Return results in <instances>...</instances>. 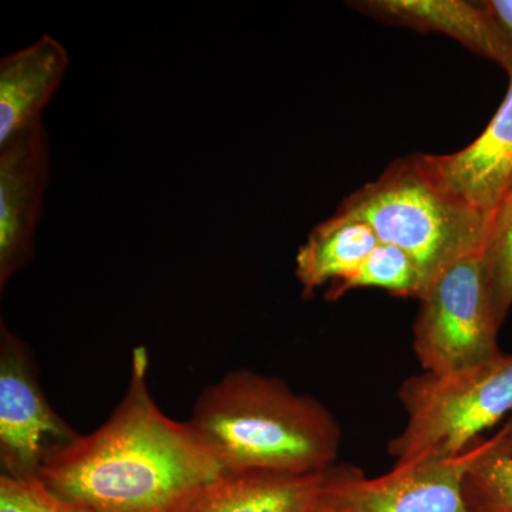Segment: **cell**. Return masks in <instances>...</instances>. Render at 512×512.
<instances>
[{
    "label": "cell",
    "instance_id": "obj_1",
    "mask_svg": "<svg viewBox=\"0 0 512 512\" xmlns=\"http://www.w3.org/2000/svg\"><path fill=\"white\" fill-rule=\"evenodd\" d=\"M146 348L133 353L127 392L99 429L57 448L39 478L90 512H178L222 473L192 429L161 412L147 384Z\"/></svg>",
    "mask_w": 512,
    "mask_h": 512
},
{
    "label": "cell",
    "instance_id": "obj_2",
    "mask_svg": "<svg viewBox=\"0 0 512 512\" xmlns=\"http://www.w3.org/2000/svg\"><path fill=\"white\" fill-rule=\"evenodd\" d=\"M192 429L222 471L322 473L335 466L340 427L311 396L276 377L235 370L195 402Z\"/></svg>",
    "mask_w": 512,
    "mask_h": 512
},
{
    "label": "cell",
    "instance_id": "obj_3",
    "mask_svg": "<svg viewBox=\"0 0 512 512\" xmlns=\"http://www.w3.org/2000/svg\"><path fill=\"white\" fill-rule=\"evenodd\" d=\"M338 212L366 222L382 244L406 252L419 268L424 293L451 265L483 251L491 229L490 218L434 170L430 154L394 161Z\"/></svg>",
    "mask_w": 512,
    "mask_h": 512
},
{
    "label": "cell",
    "instance_id": "obj_4",
    "mask_svg": "<svg viewBox=\"0 0 512 512\" xmlns=\"http://www.w3.org/2000/svg\"><path fill=\"white\" fill-rule=\"evenodd\" d=\"M399 399L407 421L389 444L394 464L458 456L512 413V355L410 377Z\"/></svg>",
    "mask_w": 512,
    "mask_h": 512
},
{
    "label": "cell",
    "instance_id": "obj_5",
    "mask_svg": "<svg viewBox=\"0 0 512 512\" xmlns=\"http://www.w3.org/2000/svg\"><path fill=\"white\" fill-rule=\"evenodd\" d=\"M420 301L413 349L424 372L444 375L500 355V322L484 249L437 276Z\"/></svg>",
    "mask_w": 512,
    "mask_h": 512
},
{
    "label": "cell",
    "instance_id": "obj_6",
    "mask_svg": "<svg viewBox=\"0 0 512 512\" xmlns=\"http://www.w3.org/2000/svg\"><path fill=\"white\" fill-rule=\"evenodd\" d=\"M483 447L416 463L394 464L383 476L367 478L355 467L332 466L323 473L316 512H470L463 484Z\"/></svg>",
    "mask_w": 512,
    "mask_h": 512
},
{
    "label": "cell",
    "instance_id": "obj_7",
    "mask_svg": "<svg viewBox=\"0 0 512 512\" xmlns=\"http://www.w3.org/2000/svg\"><path fill=\"white\" fill-rule=\"evenodd\" d=\"M28 346L0 328V466L2 476L39 477L46 458L80 434L53 410L40 389Z\"/></svg>",
    "mask_w": 512,
    "mask_h": 512
},
{
    "label": "cell",
    "instance_id": "obj_8",
    "mask_svg": "<svg viewBox=\"0 0 512 512\" xmlns=\"http://www.w3.org/2000/svg\"><path fill=\"white\" fill-rule=\"evenodd\" d=\"M50 180V144L43 120L0 144V289L35 255L43 198Z\"/></svg>",
    "mask_w": 512,
    "mask_h": 512
},
{
    "label": "cell",
    "instance_id": "obj_9",
    "mask_svg": "<svg viewBox=\"0 0 512 512\" xmlns=\"http://www.w3.org/2000/svg\"><path fill=\"white\" fill-rule=\"evenodd\" d=\"M507 96L484 133L470 146L431 156L434 170L491 222L512 185V74Z\"/></svg>",
    "mask_w": 512,
    "mask_h": 512
},
{
    "label": "cell",
    "instance_id": "obj_10",
    "mask_svg": "<svg viewBox=\"0 0 512 512\" xmlns=\"http://www.w3.org/2000/svg\"><path fill=\"white\" fill-rule=\"evenodd\" d=\"M373 18L420 30L443 33L512 74V50L488 15L483 2L466 0H366L350 3Z\"/></svg>",
    "mask_w": 512,
    "mask_h": 512
},
{
    "label": "cell",
    "instance_id": "obj_11",
    "mask_svg": "<svg viewBox=\"0 0 512 512\" xmlns=\"http://www.w3.org/2000/svg\"><path fill=\"white\" fill-rule=\"evenodd\" d=\"M70 59L66 47L42 35L0 60V144L42 120L62 84Z\"/></svg>",
    "mask_w": 512,
    "mask_h": 512
},
{
    "label": "cell",
    "instance_id": "obj_12",
    "mask_svg": "<svg viewBox=\"0 0 512 512\" xmlns=\"http://www.w3.org/2000/svg\"><path fill=\"white\" fill-rule=\"evenodd\" d=\"M325 471L308 476L222 471L178 512H313Z\"/></svg>",
    "mask_w": 512,
    "mask_h": 512
},
{
    "label": "cell",
    "instance_id": "obj_13",
    "mask_svg": "<svg viewBox=\"0 0 512 512\" xmlns=\"http://www.w3.org/2000/svg\"><path fill=\"white\" fill-rule=\"evenodd\" d=\"M380 244L366 222L336 211L313 228L296 255V278L308 298L316 289L353 274Z\"/></svg>",
    "mask_w": 512,
    "mask_h": 512
},
{
    "label": "cell",
    "instance_id": "obj_14",
    "mask_svg": "<svg viewBox=\"0 0 512 512\" xmlns=\"http://www.w3.org/2000/svg\"><path fill=\"white\" fill-rule=\"evenodd\" d=\"M359 288H382L402 298L420 299L424 295L423 278L413 259L402 249L382 242L353 274L329 285L325 298L338 301Z\"/></svg>",
    "mask_w": 512,
    "mask_h": 512
},
{
    "label": "cell",
    "instance_id": "obj_15",
    "mask_svg": "<svg viewBox=\"0 0 512 512\" xmlns=\"http://www.w3.org/2000/svg\"><path fill=\"white\" fill-rule=\"evenodd\" d=\"M470 512H512V460L493 439L483 440L480 454L463 484Z\"/></svg>",
    "mask_w": 512,
    "mask_h": 512
},
{
    "label": "cell",
    "instance_id": "obj_16",
    "mask_svg": "<svg viewBox=\"0 0 512 512\" xmlns=\"http://www.w3.org/2000/svg\"><path fill=\"white\" fill-rule=\"evenodd\" d=\"M498 319L512 306V217L494 221L484 247Z\"/></svg>",
    "mask_w": 512,
    "mask_h": 512
},
{
    "label": "cell",
    "instance_id": "obj_17",
    "mask_svg": "<svg viewBox=\"0 0 512 512\" xmlns=\"http://www.w3.org/2000/svg\"><path fill=\"white\" fill-rule=\"evenodd\" d=\"M0 512H90L53 493L39 477L0 476Z\"/></svg>",
    "mask_w": 512,
    "mask_h": 512
},
{
    "label": "cell",
    "instance_id": "obj_18",
    "mask_svg": "<svg viewBox=\"0 0 512 512\" xmlns=\"http://www.w3.org/2000/svg\"><path fill=\"white\" fill-rule=\"evenodd\" d=\"M483 5L512 50V0H487Z\"/></svg>",
    "mask_w": 512,
    "mask_h": 512
},
{
    "label": "cell",
    "instance_id": "obj_19",
    "mask_svg": "<svg viewBox=\"0 0 512 512\" xmlns=\"http://www.w3.org/2000/svg\"><path fill=\"white\" fill-rule=\"evenodd\" d=\"M495 440H497L498 448L512 460V419L505 424L504 429L498 431Z\"/></svg>",
    "mask_w": 512,
    "mask_h": 512
},
{
    "label": "cell",
    "instance_id": "obj_20",
    "mask_svg": "<svg viewBox=\"0 0 512 512\" xmlns=\"http://www.w3.org/2000/svg\"><path fill=\"white\" fill-rule=\"evenodd\" d=\"M510 217H512V185L510 190H508L507 195H505L503 202H501L500 208L495 212L493 222L505 220V218ZM493 222H491V224H493Z\"/></svg>",
    "mask_w": 512,
    "mask_h": 512
},
{
    "label": "cell",
    "instance_id": "obj_21",
    "mask_svg": "<svg viewBox=\"0 0 512 512\" xmlns=\"http://www.w3.org/2000/svg\"><path fill=\"white\" fill-rule=\"evenodd\" d=\"M313 512H316V510H315V511H313Z\"/></svg>",
    "mask_w": 512,
    "mask_h": 512
}]
</instances>
